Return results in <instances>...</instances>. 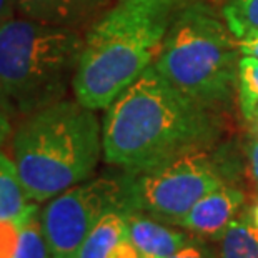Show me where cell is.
<instances>
[{
    "label": "cell",
    "instance_id": "6da1fadb",
    "mask_svg": "<svg viewBox=\"0 0 258 258\" xmlns=\"http://www.w3.org/2000/svg\"><path fill=\"white\" fill-rule=\"evenodd\" d=\"M208 112L148 67L110 107L102 123L103 157L127 172L150 168L217 137Z\"/></svg>",
    "mask_w": 258,
    "mask_h": 258
},
{
    "label": "cell",
    "instance_id": "7a4b0ae2",
    "mask_svg": "<svg viewBox=\"0 0 258 258\" xmlns=\"http://www.w3.org/2000/svg\"><path fill=\"white\" fill-rule=\"evenodd\" d=\"M12 147L27 195L45 202L93 173L103 152L102 125L77 98L60 100L27 115Z\"/></svg>",
    "mask_w": 258,
    "mask_h": 258
},
{
    "label": "cell",
    "instance_id": "3957f363",
    "mask_svg": "<svg viewBox=\"0 0 258 258\" xmlns=\"http://www.w3.org/2000/svg\"><path fill=\"white\" fill-rule=\"evenodd\" d=\"M168 10L120 2L92 24L74 79L75 98L108 108L150 67L168 29Z\"/></svg>",
    "mask_w": 258,
    "mask_h": 258
},
{
    "label": "cell",
    "instance_id": "277c9868",
    "mask_svg": "<svg viewBox=\"0 0 258 258\" xmlns=\"http://www.w3.org/2000/svg\"><path fill=\"white\" fill-rule=\"evenodd\" d=\"M80 32L30 19L0 24V108L32 115L63 100L84 48Z\"/></svg>",
    "mask_w": 258,
    "mask_h": 258
},
{
    "label": "cell",
    "instance_id": "5b68a950",
    "mask_svg": "<svg viewBox=\"0 0 258 258\" xmlns=\"http://www.w3.org/2000/svg\"><path fill=\"white\" fill-rule=\"evenodd\" d=\"M237 37L207 4H188L170 22L155 67L200 105L227 102L238 87Z\"/></svg>",
    "mask_w": 258,
    "mask_h": 258
},
{
    "label": "cell",
    "instance_id": "8992f818",
    "mask_svg": "<svg viewBox=\"0 0 258 258\" xmlns=\"http://www.w3.org/2000/svg\"><path fill=\"white\" fill-rule=\"evenodd\" d=\"M125 185L132 212L180 225L197 202L223 185V177L217 162L202 147L140 172H127Z\"/></svg>",
    "mask_w": 258,
    "mask_h": 258
},
{
    "label": "cell",
    "instance_id": "52a82bcc",
    "mask_svg": "<svg viewBox=\"0 0 258 258\" xmlns=\"http://www.w3.org/2000/svg\"><path fill=\"white\" fill-rule=\"evenodd\" d=\"M132 212L125 178L100 177L62 191L40 213L52 258H72L108 212Z\"/></svg>",
    "mask_w": 258,
    "mask_h": 258
},
{
    "label": "cell",
    "instance_id": "ba28073f",
    "mask_svg": "<svg viewBox=\"0 0 258 258\" xmlns=\"http://www.w3.org/2000/svg\"><path fill=\"white\" fill-rule=\"evenodd\" d=\"M243 202V191L223 183L197 202L180 222V227L197 237L220 240L228 225L235 220Z\"/></svg>",
    "mask_w": 258,
    "mask_h": 258
},
{
    "label": "cell",
    "instance_id": "9c48e42d",
    "mask_svg": "<svg viewBox=\"0 0 258 258\" xmlns=\"http://www.w3.org/2000/svg\"><path fill=\"white\" fill-rule=\"evenodd\" d=\"M107 4L108 0H17V9L30 20L77 30L95 20Z\"/></svg>",
    "mask_w": 258,
    "mask_h": 258
},
{
    "label": "cell",
    "instance_id": "30bf717a",
    "mask_svg": "<svg viewBox=\"0 0 258 258\" xmlns=\"http://www.w3.org/2000/svg\"><path fill=\"white\" fill-rule=\"evenodd\" d=\"M128 233L142 258H168L190 241L186 233L139 212H128Z\"/></svg>",
    "mask_w": 258,
    "mask_h": 258
},
{
    "label": "cell",
    "instance_id": "8fae6325",
    "mask_svg": "<svg viewBox=\"0 0 258 258\" xmlns=\"http://www.w3.org/2000/svg\"><path fill=\"white\" fill-rule=\"evenodd\" d=\"M128 237V212H108L87 235L72 258H110L113 248Z\"/></svg>",
    "mask_w": 258,
    "mask_h": 258
},
{
    "label": "cell",
    "instance_id": "7c38bea8",
    "mask_svg": "<svg viewBox=\"0 0 258 258\" xmlns=\"http://www.w3.org/2000/svg\"><path fill=\"white\" fill-rule=\"evenodd\" d=\"M25 186L22 183L15 162L0 153V220H24L37 205L29 203Z\"/></svg>",
    "mask_w": 258,
    "mask_h": 258
},
{
    "label": "cell",
    "instance_id": "4fadbf2b",
    "mask_svg": "<svg viewBox=\"0 0 258 258\" xmlns=\"http://www.w3.org/2000/svg\"><path fill=\"white\" fill-rule=\"evenodd\" d=\"M218 258H258V228L250 218H235L220 237Z\"/></svg>",
    "mask_w": 258,
    "mask_h": 258
},
{
    "label": "cell",
    "instance_id": "5bb4252c",
    "mask_svg": "<svg viewBox=\"0 0 258 258\" xmlns=\"http://www.w3.org/2000/svg\"><path fill=\"white\" fill-rule=\"evenodd\" d=\"M14 258H52L38 210L32 212L20 222L19 243Z\"/></svg>",
    "mask_w": 258,
    "mask_h": 258
},
{
    "label": "cell",
    "instance_id": "9a60e30c",
    "mask_svg": "<svg viewBox=\"0 0 258 258\" xmlns=\"http://www.w3.org/2000/svg\"><path fill=\"white\" fill-rule=\"evenodd\" d=\"M238 102L243 118L250 122L258 115V60L240 57L238 62Z\"/></svg>",
    "mask_w": 258,
    "mask_h": 258
},
{
    "label": "cell",
    "instance_id": "2e32d148",
    "mask_svg": "<svg viewBox=\"0 0 258 258\" xmlns=\"http://www.w3.org/2000/svg\"><path fill=\"white\" fill-rule=\"evenodd\" d=\"M222 14L237 38L258 32V0H227Z\"/></svg>",
    "mask_w": 258,
    "mask_h": 258
},
{
    "label": "cell",
    "instance_id": "e0dca14e",
    "mask_svg": "<svg viewBox=\"0 0 258 258\" xmlns=\"http://www.w3.org/2000/svg\"><path fill=\"white\" fill-rule=\"evenodd\" d=\"M22 220H0V258H14Z\"/></svg>",
    "mask_w": 258,
    "mask_h": 258
},
{
    "label": "cell",
    "instance_id": "ac0fdd59",
    "mask_svg": "<svg viewBox=\"0 0 258 258\" xmlns=\"http://www.w3.org/2000/svg\"><path fill=\"white\" fill-rule=\"evenodd\" d=\"M168 258H218L213 251L199 241H188L186 245H183L182 248L175 251L173 255H170Z\"/></svg>",
    "mask_w": 258,
    "mask_h": 258
},
{
    "label": "cell",
    "instance_id": "d6986e66",
    "mask_svg": "<svg viewBox=\"0 0 258 258\" xmlns=\"http://www.w3.org/2000/svg\"><path fill=\"white\" fill-rule=\"evenodd\" d=\"M246 160H248L250 178L258 190V137H253L246 145Z\"/></svg>",
    "mask_w": 258,
    "mask_h": 258
},
{
    "label": "cell",
    "instance_id": "ffe728a7",
    "mask_svg": "<svg viewBox=\"0 0 258 258\" xmlns=\"http://www.w3.org/2000/svg\"><path fill=\"white\" fill-rule=\"evenodd\" d=\"M237 45L241 57H253L258 60V32L237 38Z\"/></svg>",
    "mask_w": 258,
    "mask_h": 258
},
{
    "label": "cell",
    "instance_id": "44dd1931",
    "mask_svg": "<svg viewBox=\"0 0 258 258\" xmlns=\"http://www.w3.org/2000/svg\"><path fill=\"white\" fill-rule=\"evenodd\" d=\"M120 2H132V4L147 5V7L158 9V10H170L177 0H120Z\"/></svg>",
    "mask_w": 258,
    "mask_h": 258
},
{
    "label": "cell",
    "instance_id": "7402d4cb",
    "mask_svg": "<svg viewBox=\"0 0 258 258\" xmlns=\"http://www.w3.org/2000/svg\"><path fill=\"white\" fill-rule=\"evenodd\" d=\"M15 7H17V0H0V24L12 19Z\"/></svg>",
    "mask_w": 258,
    "mask_h": 258
},
{
    "label": "cell",
    "instance_id": "603a6c76",
    "mask_svg": "<svg viewBox=\"0 0 258 258\" xmlns=\"http://www.w3.org/2000/svg\"><path fill=\"white\" fill-rule=\"evenodd\" d=\"M10 132H12V127H10L7 113H5L2 108H0V145H2L4 142L9 139Z\"/></svg>",
    "mask_w": 258,
    "mask_h": 258
},
{
    "label": "cell",
    "instance_id": "cb8c5ba5",
    "mask_svg": "<svg viewBox=\"0 0 258 258\" xmlns=\"http://www.w3.org/2000/svg\"><path fill=\"white\" fill-rule=\"evenodd\" d=\"M248 218H250V222L255 225V227L258 228V202L255 203L253 207L250 208V212H248Z\"/></svg>",
    "mask_w": 258,
    "mask_h": 258
},
{
    "label": "cell",
    "instance_id": "d4e9b609",
    "mask_svg": "<svg viewBox=\"0 0 258 258\" xmlns=\"http://www.w3.org/2000/svg\"><path fill=\"white\" fill-rule=\"evenodd\" d=\"M250 125H251V132H253V135L258 137V115L255 118L250 120Z\"/></svg>",
    "mask_w": 258,
    "mask_h": 258
}]
</instances>
